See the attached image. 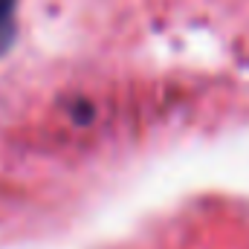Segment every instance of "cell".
<instances>
[{
	"mask_svg": "<svg viewBox=\"0 0 249 249\" xmlns=\"http://www.w3.org/2000/svg\"><path fill=\"white\" fill-rule=\"evenodd\" d=\"M18 38V0H0V58Z\"/></svg>",
	"mask_w": 249,
	"mask_h": 249,
	"instance_id": "1",
	"label": "cell"
}]
</instances>
